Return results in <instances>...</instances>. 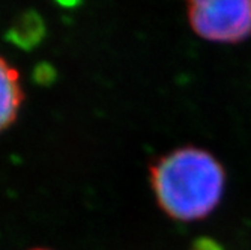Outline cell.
Instances as JSON below:
<instances>
[{
  "instance_id": "cell-1",
  "label": "cell",
  "mask_w": 251,
  "mask_h": 250,
  "mask_svg": "<svg viewBox=\"0 0 251 250\" xmlns=\"http://www.w3.org/2000/svg\"><path fill=\"white\" fill-rule=\"evenodd\" d=\"M155 197L170 217L197 220L214 211L224 192V172L215 158L199 148H180L152 166Z\"/></svg>"
},
{
  "instance_id": "cell-2",
  "label": "cell",
  "mask_w": 251,
  "mask_h": 250,
  "mask_svg": "<svg viewBox=\"0 0 251 250\" xmlns=\"http://www.w3.org/2000/svg\"><path fill=\"white\" fill-rule=\"evenodd\" d=\"M188 17L191 28L211 41L236 42L251 33V2L247 0L193 2Z\"/></svg>"
},
{
  "instance_id": "cell-3",
  "label": "cell",
  "mask_w": 251,
  "mask_h": 250,
  "mask_svg": "<svg viewBox=\"0 0 251 250\" xmlns=\"http://www.w3.org/2000/svg\"><path fill=\"white\" fill-rule=\"evenodd\" d=\"M25 100L20 74L0 56V131L6 130L15 119Z\"/></svg>"
},
{
  "instance_id": "cell-4",
  "label": "cell",
  "mask_w": 251,
  "mask_h": 250,
  "mask_svg": "<svg viewBox=\"0 0 251 250\" xmlns=\"http://www.w3.org/2000/svg\"><path fill=\"white\" fill-rule=\"evenodd\" d=\"M33 250H49V249H33Z\"/></svg>"
}]
</instances>
